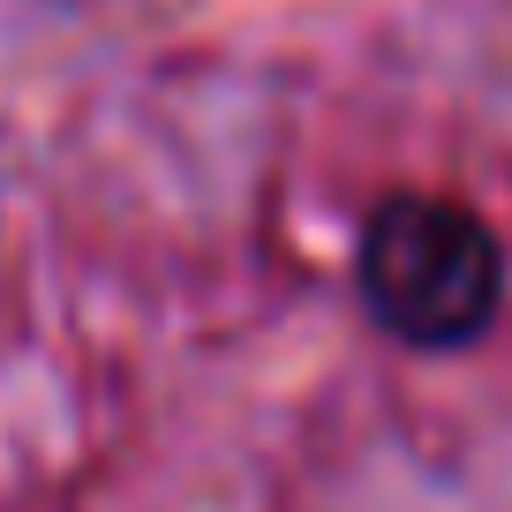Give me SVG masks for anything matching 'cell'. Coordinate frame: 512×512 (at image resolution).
Segmentation results:
<instances>
[{
  "label": "cell",
  "mask_w": 512,
  "mask_h": 512,
  "mask_svg": "<svg viewBox=\"0 0 512 512\" xmlns=\"http://www.w3.org/2000/svg\"><path fill=\"white\" fill-rule=\"evenodd\" d=\"M362 302L407 347H460L505 302L497 234L452 196H384L362 226Z\"/></svg>",
  "instance_id": "1"
}]
</instances>
